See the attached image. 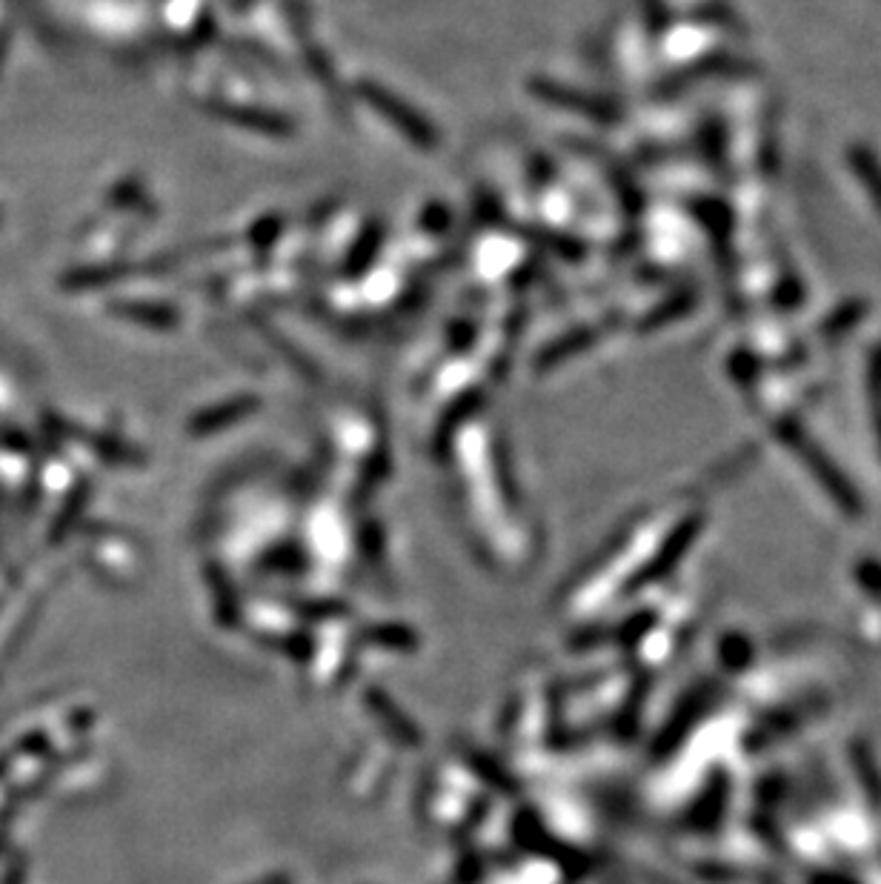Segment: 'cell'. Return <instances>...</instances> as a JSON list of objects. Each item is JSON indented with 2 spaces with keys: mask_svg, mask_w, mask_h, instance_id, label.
Segmentation results:
<instances>
[{
  "mask_svg": "<svg viewBox=\"0 0 881 884\" xmlns=\"http://www.w3.org/2000/svg\"><path fill=\"white\" fill-rule=\"evenodd\" d=\"M850 164H853L856 175L861 178V184L867 186V192L873 195V201H876L881 209V166H879V161H876L873 155H867V152L856 149V152L850 155Z\"/></svg>",
  "mask_w": 881,
  "mask_h": 884,
  "instance_id": "obj_1",
  "label": "cell"
}]
</instances>
